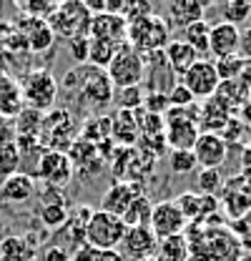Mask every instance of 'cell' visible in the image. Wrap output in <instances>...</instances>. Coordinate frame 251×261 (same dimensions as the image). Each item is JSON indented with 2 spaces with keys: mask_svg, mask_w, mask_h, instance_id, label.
Here are the masks:
<instances>
[{
  "mask_svg": "<svg viewBox=\"0 0 251 261\" xmlns=\"http://www.w3.org/2000/svg\"><path fill=\"white\" fill-rule=\"evenodd\" d=\"M61 88L68 93L70 103H76V108L86 111H103L113 100V83L108 81L106 70L91 63L73 65L63 75Z\"/></svg>",
  "mask_w": 251,
  "mask_h": 261,
  "instance_id": "6da1fadb",
  "label": "cell"
},
{
  "mask_svg": "<svg viewBox=\"0 0 251 261\" xmlns=\"http://www.w3.org/2000/svg\"><path fill=\"white\" fill-rule=\"evenodd\" d=\"M126 43L131 48H136L141 56L161 53L171 43V25H168V20L163 15L151 13L146 18H138V20L128 23Z\"/></svg>",
  "mask_w": 251,
  "mask_h": 261,
  "instance_id": "7a4b0ae2",
  "label": "cell"
},
{
  "mask_svg": "<svg viewBox=\"0 0 251 261\" xmlns=\"http://www.w3.org/2000/svg\"><path fill=\"white\" fill-rule=\"evenodd\" d=\"M163 138L168 151H193L201 128H198V106H188V108H168L163 116Z\"/></svg>",
  "mask_w": 251,
  "mask_h": 261,
  "instance_id": "3957f363",
  "label": "cell"
},
{
  "mask_svg": "<svg viewBox=\"0 0 251 261\" xmlns=\"http://www.w3.org/2000/svg\"><path fill=\"white\" fill-rule=\"evenodd\" d=\"M91 20H93V13L88 10L86 3H78V0L58 3L56 10L45 18V23L53 31V35H61L65 40L86 38L91 33Z\"/></svg>",
  "mask_w": 251,
  "mask_h": 261,
  "instance_id": "277c9868",
  "label": "cell"
},
{
  "mask_svg": "<svg viewBox=\"0 0 251 261\" xmlns=\"http://www.w3.org/2000/svg\"><path fill=\"white\" fill-rule=\"evenodd\" d=\"M18 86H20V93H23V103L28 108L40 111V113H48V111L56 108L61 86L48 68H35L31 73H26Z\"/></svg>",
  "mask_w": 251,
  "mask_h": 261,
  "instance_id": "5b68a950",
  "label": "cell"
},
{
  "mask_svg": "<svg viewBox=\"0 0 251 261\" xmlns=\"http://www.w3.org/2000/svg\"><path fill=\"white\" fill-rule=\"evenodd\" d=\"M106 75L113 83V88L143 86V78H146V56H141L136 48H131L128 43H123L113 53L111 63L106 65Z\"/></svg>",
  "mask_w": 251,
  "mask_h": 261,
  "instance_id": "8992f818",
  "label": "cell"
},
{
  "mask_svg": "<svg viewBox=\"0 0 251 261\" xmlns=\"http://www.w3.org/2000/svg\"><path fill=\"white\" fill-rule=\"evenodd\" d=\"M128 226L121 216L106 214V211H93L88 224H86V244L93 246L95 251H118Z\"/></svg>",
  "mask_w": 251,
  "mask_h": 261,
  "instance_id": "52a82bcc",
  "label": "cell"
},
{
  "mask_svg": "<svg viewBox=\"0 0 251 261\" xmlns=\"http://www.w3.org/2000/svg\"><path fill=\"white\" fill-rule=\"evenodd\" d=\"M40 141L48 151H61L65 153L68 146L76 141V118L68 108H53L43 118Z\"/></svg>",
  "mask_w": 251,
  "mask_h": 261,
  "instance_id": "ba28073f",
  "label": "cell"
},
{
  "mask_svg": "<svg viewBox=\"0 0 251 261\" xmlns=\"http://www.w3.org/2000/svg\"><path fill=\"white\" fill-rule=\"evenodd\" d=\"M179 83L186 86L188 93L193 98L209 100V98L216 96V91H219V86H221V78H219V73H216L214 61H211V58H201V61H196V63L181 75Z\"/></svg>",
  "mask_w": 251,
  "mask_h": 261,
  "instance_id": "9c48e42d",
  "label": "cell"
},
{
  "mask_svg": "<svg viewBox=\"0 0 251 261\" xmlns=\"http://www.w3.org/2000/svg\"><path fill=\"white\" fill-rule=\"evenodd\" d=\"M73 163L70 159L61 153V151H45L38 161V168H35V176L43 178L51 189H63L73 181Z\"/></svg>",
  "mask_w": 251,
  "mask_h": 261,
  "instance_id": "30bf717a",
  "label": "cell"
},
{
  "mask_svg": "<svg viewBox=\"0 0 251 261\" xmlns=\"http://www.w3.org/2000/svg\"><path fill=\"white\" fill-rule=\"evenodd\" d=\"M65 156L73 163V171H76L78 176H83V178L98 176L101 168H103V163H106V159H103L101 151H98V146H93L91 141H86V138H81V136L68 146Z\"/></svg>",
  "mask_w": 251,
  "mask_h": 261,
  "instance_id": "8fae6325",
  "label": "cell"
},
{
  "mask_svg": "<svg viewBox=\"0 0 251 261\" xmlns=\"http://www.w3.org/2000/svg\"><path fill=\"white\" fill-rule=\"evenodd\" d=\"M186 226V219L181 214V208L176 206V201H158L154 203V214H151V231L158 241L161 239H171V236H181V231Z\"/></svg>",
  "mask_w": 251,
  "mask_h": 261,
  "instance_id": "7c38bea8",
  "label": "cell"
},
{
  "mask_svg": "<svg viewBox=\"0 0 251 261\" xmlns=\"http://www.w3.org/2000/svg\"><path fill=\"white\" fill-rule=\"evenodd\" d=\"M158 239L154 236V231L148 226L141 228H128L121 241V256L131 261H148L156 259Z\"/></svg>",
  "mask_w": 251,
  "mask_h": 261,
  "instance_id": "4fadbf2b",
  "label": "cell"
},
{
  "mask_svg": "<svg viewBox=\"0 0 251 261\" xmlns=\"http://www.w3.org/2000/svg\"><path fill=\"white\" fill-rule=\"evenodd\" d=\"M226 153H229V146H226V141L221 138L219 133L201 130V136H198V141L193 146V156H196V163L201 168L219 171L221 166L226 163Z\"/></svg>",
  "mask_w": 251,
  "mask_h": 261,
  "instance_id": "5bb4252c",
  "label": "cell"
},
{
  "mask_svg": "<svg viewBox=\"0 0 251 261\" xmlns=\"http://www.w3.org/2000/svg\"><path fill=\"white\" fill-rule=\"evenodd\" d=\"M239 43H241V28H236V25L221 20L216 25H211L209 56H214V61L226 58V56H236V53H239Z\"/></svg>",
  "mask_w": 251,
  "mask_h": 261,
  "instance_id": "9a60e30c",
  "label": "cell"
},
{
  "mask_svg": "<svg viewBox=\"0 0 251 261\" xmlns=\"http://www.w3.org/2000/svg\"><path fill=\"white\" fill-rule=\"evenodd\" d=\"M136 196H141V186H133V181H116L101 198V211L123 216L128 206L136 201Z\"/></svg>",
  "mask_w": 251,
  "mask_h": 261,
  "instance_id": "2e32d148",
  "label": "cell"
},
{
  "mask_svg": "<svg viewBox=\"0 0 251 261\" xmlns=\"http://www.w3.org/2000/svg\"><path fill=\"white\" fill-rule=\"evenodd\" d=\"M126 33H128V23L123 15H111V13H98L91 20V38L113 43V45H123Z\"/></svg>",
  "mask_w": 251,
  "mask_h": 261,
  "instance_id": "e0dca14e",
  "label": "cell"
},
{
  "mask_svg": "<svg viewBox=\"0 0 251 261\" xmlns=\"http://www.w3.org/2000/svg\"><path fill=\"white\" fill-rule=\"evenodd\" d=\"M204 15H206V3H201V0H173V3H168V18L166 20H168L171 28L184 31L188 25L204 20Z\"/></svg>",
  "mask_w": 251,
  "mask_h": 261,
  "instance_id": "ac0fdd59",
  "label": "cell"
},
{
  "mask_svg": "<svg viewBox=\"0 0 251 261\" xmlns=\"http://www.w3.org/2000/svg\"><path fill=\"white\" fill-rule=\"evenodd\" d=\"M18 31L23 35V40L28 43V48H33L35 53H40V50H48L51 45H53V31L48 28V23L45 20H40V18H31V15H23L20 18V23H18Z\"/></svg>",
  "mask_w": 251,
  "mask_h": 261,
  "instance_id": "d6986e66",
  "label": "cell"
},
{
  "mask_svg": "<svg viewBox=\"0 0 251 261\" xmlns=\"http://www.w3.org/2000/svg\"><path fill=\"white\" fill-rule=\"evenodd\" d=\"M35 194V178L31 173H13L0 184V201L3 203H26Z\"/></svg>",
  "mask_w": 251,
  "mask_h": 261,
  "instance_id": "ffe728a7",
  "label": "cell"
},
{
  "mask_svg": "<svg viewBox=\"0 0 251 261\" xmlns=\"http://www.w3.org/2000/svg\"><path fill=\"white\" fill-rule=\"evenodd\" d=\"M138 138H141V130H138L136 111H116L111 116V141H118L121 146L131 148L138 143Z\"/></svg>",
  "mask_w": 251,
  "mask_h": 261,
  "instance_id": "44dd1931",
  "label": "cell"
},
{
  "mask_svg": "<svg viewBox=\"0 0 251 261\" xmlns=\"http://www.w3.org/2000/svg\"><path fill=\"white\" fill-rule=\"evenodd\" d=\"M163 58H166L168 68L173 70V75H184L196 61H201V56L181 38H171V43L163 48Z\"/></svg>",
  "mask_w": 251,
  "mask_h": 261,
  "instance_id": "7402d4cb",
  "label": "cell"
},
{
  "mask_svg": "<svg viewBox=\"0 0 251 261\" xmlns=\"http://www.w3.org/2000/svg\"><path fill=\"white\" fill-rule=\"evenodd\" d=\"M229 121H231V108L216 96L204 100V106L198 108V123H204L206 133H221Z\"/></svg>",
  "mask_w": 251,
  "mask_h": 261,
  "instance_id": "603a6c76",
  "label": "cell"
},
{
  "mask_svg": "<svg viewBox=\"0 0 251 261\" xmlns=\"http://www.w3.org/2000/svg\"><path fill=\"white\" fill-rule=\"evenodd\" d=\"M216 98H221L231 111L234 108H244L251 98V83L241 78H234V81H221L219 91H216Z\"/></svg>",
  "mask_w": 251,
  "mask_h": 261,
  "instance_id": "cb8c5ba5",
  "label": "cell"
},
{
  "mask_svg": "<svg viewBox=\"0 0 251 261\" xmlns=\"http://www.w3.org/2000/svg\"><path fill=\"white\" fill-rule=\"evenodd\" d=\"M26 108L20 86L13 78H0V116H18Z\"/></svg>",
  "mask_w": 251,
  "mask_h": 261,
  "instance_id": "d4e9b609",
  "label": "cell"
},
{
  "mask_svg": "<svg viewBox=\"0 0 251 261\" xmlns=\"http://www.w3.org/2000/svg\"><path fill=\"white\" fill-rule=\"evenodd\" d=\"M176 206L181 208L184 219L191 221V219H201L206 211L216 208V198L214 196H201V194H181L176 198Z\"/></svg>",
  "mask_w": 251,
  "mask_h": 261,
  "instance_id": "484cf974",
  "label": "cell"
},
{
  "mask_svg": "<svg viewBox=\"0 0 251 261\" xmlns=\"http://www.w3.org/2000/svg\"><path fill=\"white\" fill-rule=\"evenodd\" d=\"M151 214H154V201L148 196H136V201L128 206L123 216V224L128 228H141V226H151Z\"/></svg>",
  "mask_w": 251,
  "mask_h": 261,
  "instance_id": "4316f807",
  "label": "cell"
},
{
  "mask_svg": "<svg viewBox=\"0 0 251 261\" xmlns=\"http://www.w3.org/2000/svg\"><path fill=\"white\" fill-rule=\"evenodd\" d=\"M209 35H211V23H206V18H204V20L184 28L181 31V40H186L201 58H206L209 56Z\"/></svg>",
  "mask_w": 251,
  "mask_h": 261,
  "instance_id": "83f0119b",
  "label": "cell"
},
{
  "mask_svg": "<svg viewBox=\"0 0 251 261\" xmlns=\"http://www.w3.org/2000/svg\"><path fill=\"white\" fill-rule=\"evenodd\" d=\"M43 118L45 113L40 111H33V108H23L18 116H15V136H28V138H40V130H43Z\"/></svg>",
  "mask_w": 251,
  "mask_h": 261,
  "instance_id": "f1b7e54d",
  "label": "cell"
},
{
  "mask_svg": "<svg viewBox=\"0 0 251 261\" xmlns=\"http://www.w3.org/2000/svg\"><path fill=\"white\" fill-rule=\"evenodd\" d=\"M81 138L91 141L93 146H103V141H111V116H91L81 126Z\"/></svg>",
  "mask_w": 251,
  "mask_h": 261,
  "instance_id": "f546056e",
  "label": "cell"
},
{
  "mask_svg": "<svg viewBox=\"0 0 251 261\" xmlns=\"http://www.w3.org/2000/svg\"><path fill=\"white\" fill-rule=\"evenodd\" d=\"M186 259H188V244L184 239V233L158 241L156 261H186Z\"/></svg>",
  "mask_w": 251,
  "mask_h": 261,
  "instance_id": "4dcf8cb0",
  "label": "cell"
},
{
  "mask_svg": "<svg viewBox=\"0 0 251 261\" xmlns=\"http://www.w3.org/2000/svg\"><path fill=\"white\" fill-rule=\"evenodd\" d=\"M70 214H68V206L63 203V198H56V201H45L40 206V221L43 226L48 228H61L68 224Z\"/></svg>",
  "mask_w": 251,
  "mask_h": 261,
  "instance_id": "1f68e13d",
  "label": "cell"
},
{
  "mask_svg": "<svg viewBox=\"0 0 251 261\" xmlns=\"http://www.w3.org/2000/svg\"><path fill=\"white\" fill-rule=\"evenodd\" d=\"M116 50H118V45L106 43V40H98V38H91V35H88V63L91 65L106 70V65L111 63V58H113Z\"/></svg>",
  "mask_w": 251,
  "mask_h": 261,
  "instance_id": "d6a6232c",
  "label": "cell"
},
{
  "mask_svg": "<svg viewBox=\"0 0 251 261\" xmlns=\"http://www.w3.org/2000/svg\"><path fill=\"white\" fill-rule=\"evenodd\" d=\"M221 18H223V23H231V25H241V23H246L251 18V3L246 0H229V3H223L221 5Z\"/></svg>",
  "mask_w": 251,
  "mask_h": 261,
  "instance_id": "836d02e7",
  "label": "cell"
},
{
  "mask_svg": "<svg viewBox=\"0 0 251 261\" xmlns=\"http://www.w3.org/2000/svg\"><path fill=\"white\" fill-rule=\"evenodd\" d=\"M143 86H131V88H116V103L118 111H141L143 108Z\"/></svg>",
  "mask_w": 251,
  "mask_h": 261,
  "instance_id": "e575fe53",
  "label": "cell"
},
{
  "mask_svg": "<svg viewBox=\"0 0 251 261\" xmlns=\"http://www.w3.org/2000/svg\"><path fill=\"white\" fill-rule=\"evenodd\" d=\"M216 65V73H219L221 81H234V78H241L244 70H246V61L236 53V56H226V58H219L214 61Z\"/></svg>",
  "mask_w": 251,
  "mask_h": 261,
  "instance_id": "d590c367",
  "label": "cell"
},
{
  "mask_svg": "<svg viewBox=\"0 0 251 261\" xmlns=\"http://www.w3.org/2000/svg\"><path fill=\"white\" fill-rule=\"evenodd\" d=\"M13 173H20V153H18L15 141L0 146V176L8 178Z\"/></svg>",
  "mask_w": 251,
  "mask_h": 261,
  "instance_id": "8d00e7d4",
  "label": "cell"
},
{
  "mask_svg": "<svg viewBox=\"0 0 251 261\" xmlns=\"http://www.w3.org/2000/svg\"><path fill=\"white\" fill-rule=\"evenodd\" d=\"M28 246L18 236H8L0 241V261H26Z\"/></svg>",
  "mask_w": 251,
  "mask_h": 261,
  "instance_id": "74e56055",
  "label": "cell"
},
{
  "mask_svg": "<svg viewBox=\"0 0 251 261\" xmlns=\"http://www.w3.org/2000/svg\"><path fill=\"white\" fill-rule=\"evenodd\" d=\"M221 186H223V181H221L219 171H214V168H201L198 171V191H201V196L219 194Z\"/></svg>",
  "mask_w": 251,
  "mask_h": 261,
  "instance_id": "f35d334b",
  "label": "cell"
},
{
  "mask_svg": "<svg viewBox=\"0 0 251 261\" xmlns=\"http://www.w3.org/2000/svg\"><path fill=\"white\" fill-rule=\"evenodd\" d=\"M168 163H171V171L173 173H191L198 166L193 151H171L168 153Z\"/></svg>",
  "mask_w": 251,
  "mask_h": 261,
  "instance_id": "ab89813d",
  "label": "cell"
},
{
  "mask_svg": "<svg viewBox=\"0 0 251 261\" xmlns=\"http://www.w3.org/2000/svg\"><path fill=\"white\" fill-rule=\"evenodd\" d=\"M151 13H154V5H151V3H123V10H121L126 23H133V20H138V18H146V15H151Z\"/></svg>",
  "mask_w": 251,
  "mask_h": 261,
  "instance_id": "60d3db41",
  "label": "cell"
},
{
  "mask_svg": "<svg viewBox=\"0 0 251 261\" xmlns=\"http://www.w3.org/2000/svg\"><path fill=\"white\" fill-rule=\"evenodd\" d=\"M168 103H171V108H188V106H193V103H196V98L188 93L186 86L176 83V86L168 91Z\"/></svg>",
  "mask_w": 251,
  "mask_h": 261,
  "instance_id": "b9f144b4",
  "label": "cell"
},
{
  "mask_svg": "<svg viewBox=\"0 0 251 261\" xmlns=\"http://www.w3.org/2000/svg\"><path fill=\"white\" fill-rule=\"evenodd\" d=\"M168 108H171V103H168V96H166V93H146L143 111L156 113V116H166V111H168Z\"/></svg>",
  "mask_w": 251,
  "mask_h": 261,
  "instance_id": "7bdbcfd3",
  "label": "cell"
},
{
  "mask_svg": "<svg viewBox=\"0 0 251 261\" xmlns=\"http://www.w3.org/2000/svg\"><path fill=\"white\" fill-rule=\"evenodd\" d=\"M70 43V53H73V58L81 63H88V35L86 38H73V40H68Z\"/></svg>",
  "mask_w": 251,
  "mask_h": 261,
  "instance_id": "ee69618b",
  "label": "cell"
},
{
  "mask_svg": "<svg viewBox=\"0 0 251 261\" xmlns=\"http://www.w3.org/2000/svg\"><path fill=\"white\" fill-rule=\"evenodd\" d=\"M15 141V123L8 116H0V146Z\"/></svg>",
  "mask_w": 251,
  "mask_h": 261,
  "instance_id": "f6af8a7d",
  "label": "cell"
},
{
  "mask_svg": "<svg viewBox=\"0 0 251 261\" xmlns=\"http://www.w3.org/2000/svg\"><path fill=\"white\" fill-rule=\"evenodd\" d=\"M239 56L244 61H251V23L241 28V43H239Z\"/></svg>",
  "mask_w": 251,
  "mask_h": 261,
  "instance_id": "bcb514c9",
  "label": "cell"
},
{
  "mask_svg": "<svg viewBox=\"0 0 251 261\" xmlns=\"http://www.w3.org/2000/svg\"><path fill=\"white\" fill-rule=\"evenodd\" d=\"M98 256H101V251H95L93 246L83 244V246H78V249L73 251L70 261H98Z\"/></svg>",
  "mask_w": 251,
  "mask_h": 261,
  "instance_id": "7dc6e473",
  "label": "cell"
},
{
  "mask_svg": "<svg viewBox=\"0 0 251 261\" xmlns=\"http://www.w3.org/2000/svg\"><path fill=\"white\" fill-rule=\"evenodd\" d=\"M43 261H70V254H68V249L53 244V246H48L43 251Z\"/></svg>",
  "mask_w": 251,
  "mask_h": 261,
  "instance_id": "c3c4849f",
  "label": "cell"
},
{
  "mask_svg": "<svg viewBox=\"0 0 251 261\" xmlns=\"http://www.w3.org/2000/svg\"><path fill=\"white\" fill-rule=\"evenodd\" d=\"M98 261H126V259L121 256V251H101Z\"/></svg>",
  "mask_w": 251,
  "mask_h": 261,
  "instance_id": "681fc988",
  "label": "cell"
},
{
  "mask_svg": "<svg viewBox=\"0 0 251 261\" xmlns=\"http://www.w3.org/2000/svg\"><path fill=\"white\" fill-rule=\"evenodd\" d=\"M241 111H244V116H246V118L251 121V98H249V103H246V106H244Z\"/></svg>",
  "mask_w": 251,
  "mask_h": 261,
  "instance_id": "f907efd6",
  "label": "cell"
},
{
  "mask_svg": "<svg viewBox=\"0 0 251 261\" xmlns=\"http://www.w3.org/2000/svg\"><path fill=\"white\" fill-rule=\"evenodd\" d=\"M148 261H156V259H148Z\"/></svg>",
  "mask_w": 251,
  "mask_h": 261,
  "instance_id": "816d5d0a",
  "label": "cell"
}]
</instances>
